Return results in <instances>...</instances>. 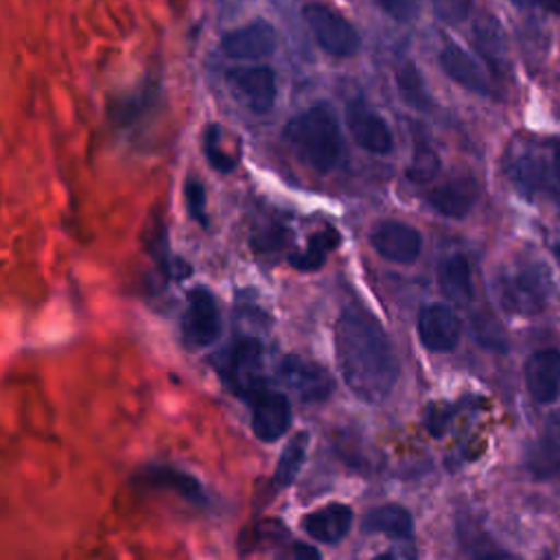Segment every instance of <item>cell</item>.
I'll use <instances>...</instances> for the list:
<instances>
[{"instance_id": "cell-24", "label": "cell", "mask_w": 560, "mask_h": 560, "mask_svg": "<svg viewBox=\"0 0 560 560\" xmlns=\"http://www.w3.org/2000/svg\"><path fill=\"white\" fill-rule=\"evenodd\" d=\"M306 448H308V433L300 431L295 433L287 446L282 448V455L278 459L276 472H273V481L280 488H287L295 481V477L300 475L304 462H306Z\"/></svg>"}, {"instance_id": "cell-26", "label": "cell", "mask_w": 560, "mask_h": 560, "mask_svg": "<svg viewBox=\"0 0 560 560\" xmlns=\"http://www.w3.org/2000/svg\"><path fill=\"white\" fill-rule=\"evenodd\" d=\"M438 168H440V158H438L435 149L422 136H418L411 162L407 166V177L413 184H427L435 177Z\"/></svg>"}, {"instance_id": "cell-16", "label": "cell", "mask_w": 560, "mask_h": 560, "mask_svg": "<svg viewBox=\"0 0 560 560\" xmlns=\"http://www.w3.org/2000/svg\"><path fill=\"white\" fill-rule=\"evenodd\" d=\"M136 477L142 486L166 488V490H173L175 494H179L182 499H186L192 505H208V497H206V490L199 483V479L179 470V468L153 464V466H147V468L138 470Z\"/></svg>"}, {"instance_id": "cell-20", "label": "cell", "mask_w": 560, "mask_h": 560, "mask_svg": "<svg viewBox=\"0 0 560 560\" xmlns=\"http://www.w3.org/2000/svg\"><path fill=\"white\" fill-rule=\"evenodd\" d=\"M475 46L492 72L501 74L508 70V42L501 24L492 15H479L472 28Z\"/></svg>"}, {"instance_id": "cell-32", "label": "cell", "mask_w": 560, "mask_h": 560, "mask_svg": "<svg viewBox=\"0 0 560 560\" xmlns=\"http://www.w3.org/2000/svg\"><path fill=\"white\" fill-rule=\"evenodd\" d=\"M475 560H518V558L508 553V551H488V553H483V556H479Z\"/></svg>"}, {"instance_id": "cell-1", "label": "cell", "mask_w": 560, "mask_h": 560, "mask_svg": "<svg viewBox=\"0 0 560 560\" xmlns=\"http://www.w3.org/2000/svg\"><path fill=\"white\" fill-rule=\"evenodd\" d=\"M335 359L346 387L363 402L385 400L398 378L400 361L383 326L363 308L348 306L332 328Z\"/></svg>"}, {"instance_id": "cell-19", "label": "cell", "mask_w": 560, "mask_h": 560, "mask_svg": "<svg viewBox=\"0 0 560 560\" xmlns=\"http://www.w3.org/2000/svg\"><path fill=\"white\" fill-rule=\"evenodd\" d=\"M361 529L368 534H385L396 540H409L413 534L411 512L400 503H385L372 508L363 521Z\"/></svg>"}, {"instance_id": "cell-21", "label": "cell", "mask_w": 560, "mask_h": 560, "mask_svg": "<svg viewBox=\"0 0 560 560\" xmlns=\"http://www.w3.org/2000/svg\"><path fill=\"white\" fill-rule=\"evenodd\" d=\"M438 284L442 293L455 304H468L472 300L470 262L464 254H451L440 262Z\"/></svg>"}, {"instance_id": "cell-35", "label": "cell", "mask_w": 560, "mask_h": 560, "mask_svg": "<svg viewBox=\"0 0 560 560\" xmlns=\"http://www.w3.org/2000/svg\"><path fill=\"white\" fill-rule=\"evenodd\" d=\"M553 254H556V258H558V262H560V243H556V247H553Z\"/></svg>"}, {"instance_id": "cell-14", "label": "cell", "mask_w": 560, "mask_h": 560, "mask_svg": "<svg viewBox=\"0 0 560 560\" xmlns=\"http://www.w3.org/2000/svg\"><path fill=\"white\" fill-rule=\"evenodd\" d=\"M479 197V184L475 177H451L427 192V203L448 219H464Z\"/></svg>"}, {"instance_id": "cell-30", "label": "cell", "mask_w": 560, "mask_h": 560, "mask_svg": "<svg viewBox=\"0 0 560 560\" xmlns=\"http://www.w3.org/2000/svg\"><path fill=\"white\" fill-rule=\"evenodd\" d=\"M433 4H435V13L451 24L462 22L470 9V0H433Z\"/></svg>"}, {"instance_id": "cell-33", "label": "cell", "mask_w": 560, "mask_h": 560, "mask_svg": "<svg viewBox=\"0 0 560 560\" xmlns=\"http://www.w3.org/2000/svg\"><path fill=\"white\" fill-rule=\"evenodd\" d=\"M540 7H545L549 13L560 15V0H538Z\"/></svg>"}, {"instance_id": "cell-7", "label": "cell", "mask_w": 560, "mask_h": 560, "mask_svg": "<svg viewBox=\"0 0 560 560\" xmlns=\"http://www.w3.org/2000/svg\"><path fill=\"white\" fill-rule=\"evenodd\" d=\"M221 315L214 295L206 287H195L186 295L182 315V337L188 348H208L219 339Z\"/></svg>"}, {"instance_id": "cell-5", "label": "cell", "mask_w": 560, "mask_h": 560, "mask_svg": "<svg viewBox=\"0 0 560 560\" xmlns=\"http://www.w3.org/2000/svg\"><path fill=\"white\" fill-rule=\"evenodd\" d=\"M221 376L225 385L241 398L252 400L260 389H265L262 378V346L256 337H243L232 343L225 352Z\"/></svg>"}, {"instance_id": "cell-27", "label": "cell", "mask_w": 560, "mask_h": 560, "mask_svg": "<svg viewBox=\"0 0 560 560\" xmlns=\"http://www.w3.org/2000/svg\"><path fill=\"white\" fill-rule=\"evenodd\" d=\"M203 153L208 158V162L221 171V173H230L234 168V158L228 155L225 151H221V144H219V127L212 125L206 129V136H203Z\"/></svg>"}, {"instance_id": "cell-22", "label": "cell", "mask_w": 560, "mask_h": 560, "mask_svg": "<svg viewBox=\"0 0 560 560\" xmlns=\"http://www.w3.org/2000/svg\"><path fill=\"white\" fill-rule=\"evenodd\" d=\"M396 90H398L400 101L413 112H429L431 105H433L431 94L424 85V79L411 61H405V63L398 66V70H396Z\"/></svg>"}, {"instance_id": "cell-17", "label": "cell", "mask_w": 560, "mask_h": 560, "mask_svg": "<svg viewBox=\"0 0 560 560\" xmlns=\"http://www.w3.org/2000/svg\"><path fill=\"white\" fill-rule=\"evenodd\" d=\"M352 508L346 503H326L302 518L304 532L324 545L339 542L352 527Z\"/></svg>"}, {"instance_id": "cell-9", "label": "cell", "mask_w": 560, "mask_h": 560, "mask_svg": "<svg viewBox=\"0 0 560 560\" xmlns=\"http://www.w3.org/2000/svg\"><path fill=\"white\" fill-rule=\"evenodd\" d=\"M346 125L352 140L363 151L374 155H387L394 149V136L389 125L363 98H354L346 105Z\"/></svg>"}, {"instance_id": "cell-25", "label": "cell", "mask_w": 560, "mask_h": 560, "mask_svg": "<svg viewBox=\"0 0 560 560\" xmlns=\"http://www.w3.org/2000/svg\"><path fill=\"white\" fill-rule=\"evenodd\" d=\"M527 468L536 479H549L560 470V438L547 433L538 438L527 455Z\"/></svg>"}, {"instance_id": "cell-3", "label": "cell", "mask_w": 560, "mask_h": 560, "mask_svg": "<svg viewBox=\"0 0 560 560\" xmlns=\"http://www.w3.org/2000/svg\"><path fill=\"white\" fill-rule=\"evenodd\" d=\"M494 293L499 304L508 313L534 315L538 313L549 293V276L540 262L514 260L499 269L494 280Z\"/></svg>"}, {"instance_id": "cell-12", "label": "cell", "mask_w": 560, "mask_h": 560, "mask_svg": "<svg viewBox=\"0 0 560 560\" xmlns=\"http://www.w3.org/2000/svg\"><path fill=\"white\" fill-rule=\"evenodd\" d=\"M252 431L262 442L280 440L291 427V402L280 389L265 387L252 400Z\"/></svg>"}, {"instance_id": "cell-31", "label": "cell", "mask_w": 560, "mask_h": 560, "mask_svg": "<svg viewBox=\"0 0 560 560\" xmlns=\"http://www.w3.org/2000/svg\"><path fill=\"white\" fill-rule=\"evenodd\" d=\"M372 560H418V551L409 540L396 542L389 549L376 553Z\"/></svg>"}, {"instance_id": "cell-2", "label": "cell", "mask_w": 560, "mask_h": 560, "mask_svg": "<svg viewBox=\"0 0 560 560\" xmlns=\"http://www.w3.org/2000/svg\"><path fill=\"white\" fill-rule=\"evenodd\" d=\"M282 138L295 160L315 173H330L343 155V138L335 116V109L326 103L311 105L302 114L293 116Z\"/></svg>"}, {"instance_id": "cell-13", "label": "cell", "mask_w": 560, "mask_h": 560, "mask_svg": "<svg viewBox=\"0 0 560 560\" xmlns=\"http://www.w3.org/2000/svg\"><path fill=\"white\" fill-rule=\"evenodd\" d=\"M420 343L431 352H451L462 337V322L446 304H427L418 313Z\"/></svg>"}, {"instance_id": "cell-11", "label": "cell", "mask_w": 560, "mask_h": 560, "mask_svg": "<svg viewBox=\"0 0 560 560\" xmlns=\"http://www.w3.org/2000/svg\"><path fill=\"white\" fill-rule=\"evenodd\" d=\"M370 245L381 258L409 265L418 260L422 252V234L402 221H381L370 232Z\"/></svg>"}, {"instance_id": "cell-23", "label": "cell", "mask_w": 560, "mask_h": 560, "mask_svg": "<svg viewBox=\"0 0 560 560\" xmlns=\"http://www.w3.org/2000/svg\"><path fill=\"white\" fill-rule=\"evenodd\" d=\"M339 245V234L332 228H326L317 234L311 236L308 245L300 252V254H291L289 256V265L298 271H315L324 265L326 256L330 249H335Z\"/></svg>"}, {"instance_id": "cell-8", "label": "cell", "mask_w": 560, "mask_h": 560, "mask_svg": "<svg viewBox=\"0 0 560 560\" xmlns=\"http://www.w3.org/2000/svg\"><path fill=\"white\" fill-rule=\"evenodd\" d=\"M278 378L289 387L302 402H322L326 400L335 385L330 372L304 357L287 354L278 365Z\"/></svg>"}, {"instance_id": "cell-29", "label": "cell", "mask_w": 560, "mask_h": 560, "mask_svg": "<svg viewBox=\"0 0 560 560\" xmlns=\"http://www.w3.org/2000/svg\"><path fill=\"white\" fill-rule=\"evenodd\" d=\"M378 7L396 22H409L418 13L420 0H376Z\"/></svg>"}, {"instance_id": "cell-18", "label": "cell", "mask_w": 560, "mask_h": 560, "mask_svg": "<svg viewBox=\"0 0 560 560\" xmlns=\"http://www.w3.org/2000/svg\"><path fill=\"white\" fill-rule=\"evenodd\" d=\"M438 61H440L442 72L457 85H462L470 92H477V94H490V83H488L483 68L464 48L448 44L440 50Z\"/></svg>"}, {"instance_id": "cell-6", "label": "cell", "mask_w": 560, "mask_h": 560, "mask_svg": "<svg viewBox=\"0 0 560 560\" xmlns=\"http://www.w3.org/2000/svg\"><path fill=\"white\" fill-rule=\"evenodd\" d=\"M232 98L252 114H267L278 96L276 72L269 66H234L225 70Z\"/></svg>"}, {"instance_id": "cell-10", "label": "cell", "mask_w": 560, "mask_h": 560, "mask_svg": "<svg viewBox=\"0 0 560 560\" xmlns=\"http://www.w3.org/2000/svg\"><path fill=\"white\" fill-rule=\"evenodd\" d=\"M278 46V33L267 20H252L221 37V50L236 61H256L269 57Z\"/></svg>"}, {"instance_id": "cell-4", "label": "cell", "mask_w": 560, "mask_h": 560, "mask_svg": "<svg viewBox=\"0 0 560 560\" xmlns=\"http://www.w3.org/2000/svg\"><path fill=\"white\" fill-rule=\"evenodd\" d=\"M302 20L308 26L311 35L315 37L317 46L330 57H337V59L352 57L361 46V37L357 28L339 11H335L324 2L304 4Z\"/></svg>"}, {"instance_id": "cell-34", "label": "cell", "mask_w": 560, "mask_h": 560, "mask_svg": "<svg viewBox=\"0 0 560 560\" xmlns=\"http://www.w3.org/2000/svg\"><path fill=\"white\" fill-rule=\"evenodd\" d=\"M516 4H521V7H529L534 0H514Z\"/></svg>"}, {"instance_id": "cell-28", "label": "cell", "mask_w": 560, "mask_h": 560, "mask_svg": "<svg viewBox=\"0 0 560 560\" xmlns=\"http://www.w3.org/2000/svg\"><path fill=\"white\" fill-rule=\"evenodd\" d=\"M184 197H186V206H188V214L199 223V225H208V214H206V190L203 184L197 177H188L186 186H184Z\"/></svg>"}, {"instance_id": "cell-15", "label": "cell", "mask_w": 560, "mask_h": 560, "mask_svg": "<svg viewBox=\"0 0 560 560\" xmlns=\"http://www.w3.org/2000/svg\"><path fill=\"white\" fill-rule=\"evenodd\" d=\"M525 385L536 402H553L560 389V352L551 348L534 352L525 363Z\"/></svg>"}]
</instances>
